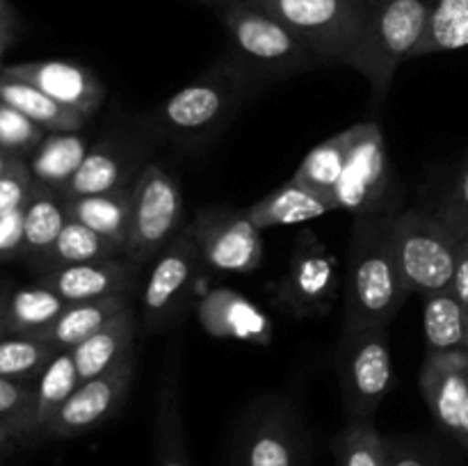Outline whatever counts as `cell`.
I'll return each instance as SVG.
<instances>
[{
    "instance_id": "cell-1",
    "label": "cell",
    "mask_w": 468,
    "mask_h": 466,
    "mask_svg": "<svg viewBox=\"0 0 468 466\" xmlns=\"http://www.w3.org/2000/svg\"><path fill=\"white\" fill-rule=\"evenodd\" d=\"M388 215L355 217L343 295V332L388 329L410 288L388 242Z\"/></svg>"
},
{
    "instance_id": "cell-2",
    "label": "cell",
    "mask_w": 468,
    "mask_h": 466,
    "mask_svg": "<svg viewBox=\"0 0 468 466\" xmlns=\"http://www.w3.org/2000/svg\"><path fill=\"white\" fill-rule=\"evenodd\" d=\"M261 82L231 53L169 96L151 119L155 135L178 146H199L218 135Z\"/></svg>"
},
{
    "instance_id": "cell-3",
    "label": "cell",
    "mask_w": 468,
    "mask_h": 466,
    "mask_svg": "<svg viewBox=\"0 0 468 466\" xmlns=\"http://www.w3.org/2000/svg\"><path fill=\"white\" fill-rule=\"evenodd\" d=\"M428 18L430 0H368L359 39L341 64L368 80L375 103L387 96L400 64L411 59Z\"/></svg>"
},
{
    "instance_id": "cell-4",
    "label": "cell",
    "mask_w": 468,
    "mask_h": 466,
    "mask_svg": "<svg viewBox=\"0 0 468 466\" xmlns=\"http://www.w3.org/2000/svg\"><path fill=\"white\" fill-rule=\"evenodd\" d=\"M231 55L261 82L283 80L320 67V59L283 23L251 3L219 7Z\"/></svg>"
},
{
    "instance_id": "cell-5",
    "label": "cell",
    "mask_w": 468,
    "mask_h": 466,
    "mask_svg": "<svg viewBox=\"0 0 468 466\" xmlns=\"http://www.w3.org/2000/svg\"><path fill=\"white\" fill-rule=\"evenodd\" d=\"M388 242L410 292L432 295L452 286L457 238L434 213L396 210L387 217Z\"/></svg>"
},
{
    "instance_id": "cell-6",
    "label": "cell",
    "mask_w": 468,
    "mask_h": 466,
    "mask_svg": "<svg viewBox=\"0 0 468 466\" xmlns=\"http://www.w3.org/2000/svg\"><path fill=\"white\" fill-rule=\"evenodd\" d=\"M288 27L320 64H341L364 27L368 0H247Z\"/></svg>"
},
{
    "instance_id": "cell-7",
    "label": "cell",
    "mask_w": 468,
    "mask_h": 466,
    "mask_svg": "<svg viewBox=\"0 0 468 466\" xmlns=\"http://www.w3.org/2000/svg\"><path fill=\"white\" fill-rule=\"evenodd\" d=\"M231 466H311V434L291 397H270L242 420Z\"/></svg>"
},
{
    "instance_id": "cell-8",
    "label": "cell",
    "mask_w": 468,
    "mask_h": 466,
    "mask_svg": "<svg viewBox=\"0 0 468 466\" xmlns=\"http://www.w3.org/2000/svg\"><path fill=\"white\" fill-rule=\"evenodd\" d=\"M186 206L176 178L149 163L133 183V219L126 256L135 263H151L186 228Z\"/></svg>"
},
{
    "instance_id": "cell-9",
    "label": "cell",
    "mask_w": 468,
    "mask_h": 466,
    "mask_svg": "<svg viewBox=\"0 0 468 466\" xmlns=\"http://www.w3.org/2000/svg\"><path fill=\"white\" fill-rule=\"evenodd\" d=\"M338 379L347 423H373L375 411L379 409L393 384L387 329L341 334Z\"/></svg>"
},
{
    "instance_id": "cell-10",
    "label": "cell",
    "mask_w": 468,
    "mask_h": 466,
    "mask_svg": "<svg viewBox=\"0 0 468 466\" xmlns=\"http://www.w3.org/2000/svg\"><path fill=\"white\" fill-rule=\"evenodd\" d=\"M393 176L382 128L375 122L355 123V142L347 155L346 169L334 190L338 210L364 215H391Z\"/></svg>"
},
{
    "instance_id": "cell-11",
    "label": "cell",
    "mask_w": 468,
    "mask_h": 466,
    "mask_svg": "<svg viewBox=\"0 0 468 466\" xmlns=\"http://www.w3.org/2000/svg\"><path fill=\"white\" fill-rule=\"evenodd\" d=\"M204 268V259H201L195 238L187 228H183L160 251L142 286V318H144L146 329L160 332L181 315Z\"/></svg>"
},
{
    "instance_id": "cell-12",
    "label": "cell",
    "mask_w": 468,
    "mask_h": 466,
    "mask_svg": "<svg viewBox=\"0 0 468 466\" xmlns=\"http://www.w3.org/2000/svg\"><path fill=\"white\" fill-rule=\"evenodd\" d=\"M204 265L213 272L247 274L263 260V236L245 210L213 206L187 224Z\"/></svg>"
},
{
    "instance_id": "cell-13",
    "label": "cell",
    "mask_w": 468,
    "mask_h": 466,
    "mask_svg": "<svg viewBox=\"0 0 468 466\" xmlns=\"http://www.w3.org/2000/svg\"><path fill=\"white\" fill-rule=\"evenodd\" d=\"M135 375V352L108 373L80 382L62 409L41 429L39 441H67L108 423L126 402Z\"/></svg>"
},
{
    "instance_id": "cell-14",
    "label": "cell",
    "mask_w": 468,
    "mask_h": 466,
    "mask_svg": "<svg viewBox=\"0 0 468 466\" xmlns=\"http://www.w3.org/2000/svg\"><path fill=\"white\" fill-rule=\"evenodd\" d=\"M338 288L336 260L323 242L302 236L292 249L291 265L274 291V300L286 313L306 318L324 313Z\"/></svg>"
},
{
    "instance_id": "cell-15",
    "label": "cell",
    "mask_w": 468,
    "mask_h": 466,
    "mask_svg": "<svg viewBox=\"0 0 468 466\" xmlns=\"http://www.w3.org/2000/svg\"><path fill=\"white\" fill-rule=\"evenodd\" d=\"M419 387L439 428L468 450V352H428Z\"/></svg>"
},
{
    "instance_id": "cell-16",
    "label": "cell",
    "mask_w": 468,
    "mask_h": 466,
    "mask_svg": "<svg viewBox=\"0 0 468 466\" xmlns=\"http://www.w3.org/2000/svg\"><path fill=\"white\" fill-rule=\"evenodd\" d=\"M142 268L128 256L94 260V263L67 265L41 274V286L58 292L64 302H90L103 297H133L140 288Z\"/></svg>"
},
{
    "instance_id": "cell-17",
    "label": "cell",
    "mask_w": 468,
    "mask_h": 466,
    "mask_svg": "<svg viewBox=\"0 0 468 466\" xmlns=\"http://www.w3.org/2000/svg\"><path fill=\"white\" fill-rule=\"evenodd\" d=\"M0 73L14 80L37 87L58 103L67 105L85 119L94 117L105 101V87L87 67L62 59H41L12 67H0Z\"/></svg>"
},
{
    "instance_id": "cell-18",
    "label": "cell",
    "mask_w": 468,
    "mask_h": 466,
    "mask_svg": "<svg viewBox=\"0 0 468 466\" xmlns=\"http://www.w3.org/2000/svg\"><path fill=\"white\" fill-rule=\"evenodd\" d=\"M199 324L215 338L268 345L272 341V323L268 315L231 288H215L201 297L197 306Z\"/></svg>"
},
{
    "instance_id": "cell-19",
    "label": "cell",
    "mask_w": 468,
    "mask_h": 466,
    "mask_svg": "<svg viewBox=\"0 0 468 466\" xmlns=\"http://www.w3.org/2000/svg\"><path fill=\"white\" fill-rule=\"evenodd\" d=\"M137 174L135 155L126 146L114 140L96 142V144L90 146L82 164L59 195H62V199L108 195V192L131 187L135 183Z\"/></svg>"
},
{
    "instance_id": "cell-20",
    "label": "cell",
    "mask_w": 468,
    "mask_h": 466,
    "mask_svg": "<svg viewBox=\"0 0 468 466\" xmlns=\"http://www.w3.org/2000/svg\"><path fill=\"white\" fill-rule=\"evenodd\" d=\"M135 311L126 309L114 315L110 323H105L99 332L91 334L87 341L69 350L78 368L80 382L108 373L110 368L122 364L131 352H135Z\"/></svg>"
},
{
    "instance_id": "cell-21",
    "label": "cell",
    "mask_w": 468,
    "mask_h": 466,
    "mask_svg": "<svg viewBox=\"0 0 468 466\" xmlns=\"http://www.w3.org/2000/svg\"><path fill=\"white\" fill-rule=\"evenodd\" d=\"M334 210L338 208L332 196L320 195V192L300 185L291 178L282 187H277L270 195H265L263 199L251 204L250 208H245V213L250 215V219L261 231H265V228L272 227L309 222V219L323 217V215L334 213Z\"/></svg>"
},
{
    "instance_id": "cell-22",
    "label": "cell",
    "mask_w": 468,
    "mask_h": 466,
    "mask_svg": "<svg viewBox=\"0 0 468 466\" xmlns=\"http://www.w3.org/2000/svg\"><path fill=\"white\" fill-rule=\"evenodd\" d=\"M154 466H192L183 420V402L174 368L160 384L154 423Z\"/></svg>"
},
{
    "instance_id": "cell-23",
    "label": "cell",
    "mask_w": 468,
    "mask_h": 466,
    "mask_svg": "<svg viewBox=\"0 0 468 466\" xmlns=\"http://www.w3.org/2000/svg\"><path fill=\"white\" fill-rule=\"evenodd\" d=\"M131 309V297H103V300L73 302L59 313V318L39 334V341L53 345L58 352H69L99 332L105 323Z\"/></svg>"
},
{
    "instance_id": "cell-24",
    "label": "cell",
    "mask_w": 468,
    "mask_h": 466,
    "mask_svg": "<svg viewBox=\"0 0 468 466\" xmlns=\"http://www.w3.org/2000/svg\"><path fill=\"white\" fill-rule=\"evenodd\" d=\"M64 208H67V217L76 219V222L85 224L108 240L117 242L126 254L133 219V185L117 192H108V195L64 199Z\"/></svg>"
},
{
    "instance_id": "cell-25",
    "label": "cell",
    "mask_w": 468,
    "mask_h": 466,
    "mask_svg": "<svg viewBox=\"0 0 468 466\" xmlns=\"http://www.w3.org/2000/svg\"><path fill=\"white\" fill-rule=\"evenodd\" d=\"M87 151L90 142L80 132H48L32 151L27 167L37 183L62 192L82 164Z\"/></svg>"
},
{
    "instance_id": "cell-26",
    "label": "cell",
    "mask_w": 468,
    "mask_h": 466,
    "mask_svg": "<svg viewBox=\"0 0 468 466\" xmlns=\"http://www.w3.org/2000/svg\"><path fill=\"white\" fill-rule=\"evenodd\" d=\"M0 101L26 114L30 122L44 128L46 132H78L87 123L82 114L58 103L37 87L23 80H14L3 73H0Z\"/></svg>"
},
{
    "instance_id": "cell-27",
    "label": "cell",
    "mask_w": 468,
    "mask_h": 466,
    "mask_svg": "<svg viewBox=\"0 0 468 466\" xmlns=\"http://www.w3.org/2000/svg\"><path fill=\"white\" fill-rule=\"evenodd\" d=\"M23 219H26V251H23V256L37 268V263L53 247L64 222H67L62 195L35 181V187H32L26 206H23Z\"/></svg>"
},
{
    "instance_id": "cell-28",
    "label": "cell",
    "mask_w": 468,
    "mask_h": 466,
    "mask_svg": "<svg viewBox=\"0 0 468 466\" xmlns=\"http://www.w3.org/2000/svg\"><path fill=\"white\" fill-rule=\"evenodd\" d=\"M117 256H126L123 254V247L108 240V238H103L101 233L91 231L85 224L67 217L58 240H55L53 247L46 251L44 259L37 263V268L48 272V270L67 268V265L94 263V260L117 259Z\"/></svg>"
},
{
    "instance_id": "cell-29",
    "label": "cell",
    "mask_w": 468,
    "mask_h": 466,
    "mask_svg": "<svg viewBox=\"0 0 468 466\" xmlns=\"http://www.w3.org/2000/svg\"><path fill=\"white\" fill-rule=\"evenodd\" d=\"M352 142H355V126L346 128V131L336 132V135L320 142L318 146H314V149L304 155L300 167L292 174V181H297L300 185L311 187V190L320 192V195H327L334 199V190H336L338 181H341L343 176V169H346Z\"/></svg>"
},
{
    "instance_id": "cell-30",
    "label": "cell",
    "mask_w": 468,
    "mask_h": 466,
    "mask_svg": "<svg viewBox=\"0 0 468 466\" xmlns=\"http://www.w3.org/2000/svg\"><path fill=\"white\" fill-rule=\"evenodd\" d=\"M67 306L69 302L41 283L12 291L7 295L9 336L37 338L59 318Z\"/></svg>"
},
{
    "instance_id": "cell-31",
    "label": "cell",
    "mask_w": 468,
    "mask_h": 466,
    "mask_svg": "<svg viewBox=\"0 0 468 466\" xmlns=\"http://www.w3.org/2000/svg\"><path fill=\"white\" fill-rule=\"evenodd\" d=\"M468 306L452 292V288L425 295L423 329L428 352L466 350Z\"/></svg>"
},
{
    "instance_id": "cell-32",
    "label": "cell",
    "mask_w": 468,
    "mask_h": 466,
    "mask_svg": "<svg viewBox=\"0 0 468 466\" xmlns=\"http://www.w3.org/2000/svg\"><path fill=\"white\" fill-rule=\"evenodd\" d=\"M464 46H468V0H430L428 27L411 59Z\"/></svg>"
},
{
    "instance_id": "cell-33",
    "label": "cell",
    "mask_w": 468,
    "mask_h": 466,
    "mask_svg": "<svg viewBox=\"0 0 468 466\" xmlns=\"http://www.w3.org/2000/svg\"><path fill=\"white\" fill-rule=\"evenodd\" d=\"M80 387L78 368L73 364L71 352H58L55 359L46 365L44 373L37 379V405H35V441L50 423L55 414L64 407V402Z\"/></svg>"
},
{
    "instance_id": "cell-34",
    "label": "cell",
    "mask_w": 468,
    "mask_h": 466,
    "mask_svg": "<svg viewBox=\"0 0 468 466\" xmlns=\"http://www.w3.org/2000/svg\"><path fill=\"white\" fill-rule=\"evenodd\" d=\"M58 350L32 336L0 338V377L37 382Z\"/></svg>"
},
{
    "instance_id": "cell-35",
    "label": "cell",
    "mask_w": 468,
    "mask_h": 466,
    "mask_svg": "<svg viewBox=\"0 0 468 466\" xmlns=\"http://www.w3.org/2000/svg\"><path fill=\"white\" fill-rule=\"evenodd\" d=\"M338 466H384V437L373 423H347L334 441Z\"/></svg>"
},
{
    "instance_id": "cell-36",
    "label": "cell",
    "mask_w": 468,
    "mask_h": 466,
    "mask_svg": "<svg viewBox=\"0 0 468 466\" xmlns=\"http://www.w3.org/2000/svg\"><path fill=\"white\" fill-rule=\"evenodd\" d=\"M37 382L0 377V423L26 429L35 441Z\"/></svg>"
},
{
    "instance_id": "cell-37",
    "label": "cell",
    "mask_w": 468,
    "mask_h": 466,
    "mask_svg": "<svg viewBox=\"0 0 468 466\" xmlns=\"http://www.w3.org/2000/svg\"><path fill=\"white\" fill-rule=\"evenodd\" d=\"M44 137V128L0 101V149L21 158L23 154H32Z\"/></svg>"
},
{
    "instance_id": "cell-38",
    "label": "cell",
    "mask_w": 468,
    "mask_h": 466,
    "mask_svg": "<svg viewBox=\"0 0 468 466\" xmlns=\"http://www.w3.org/2000/svg\"><path fill=\"white\" fill-rule=\"evenodd\" d=\"M434 215L451 228L457 240L468 236V155L448 190L443 192Z\"/></svg>"
},
{
    "instance_id": "cell-39",
    "label": "cell",
    "mask_w": 468,
    "mask_h": 466,
    "mask_svg": "<svg viewBox=\"0 0 468 466\" xmlns=\"http://www.w3.org/2000/svg\"><path fill=\"white\" fill-rule=\"evenodd\" d=\"M384 466H443V460L425 439L384 437Z\"/></svg>"
},
{
    "instance_id": "cell-40",
    "label": "cell",
    "mask_w": 468,
    "mask_h": 466,
    "mask_svg": "<svg viewBox=\"0 0 468 466\" xmlns=\"http://www.w3.org/2000/svg\"><path fill=\"white\" fill-rule=\"evenodd\" d=\"M32 187H35V178H32L30 167L23 158L16 160L14 167L0 176V217L14 213V210H21Z\"/></svg>"
},
{
    "instance_id": "cell-41",
    "label": "cell",
    "mask_w": 468,
    "mask_h": 466,
    "mask_svg": "<svg viewBox=\"0 0 468 466\" xmlns=\"http://www.w3.org/2000/svg\"><path fill=\"white\" fill-rule=\"evenodd\" d=\"M26 251V219L23 208L0 217V260H12Z\"/></svg>"
},
{
    "instance_id": "cell-42",
    "label": "cell",
    "mask_w": 468,
    "mask_h": 466,
    "mask_svg": "<svg viewBox=\"0 0 468 466\" xmlns=\"http://www.w3.org/2000/svg\"><path fill=\"white\" fill-rule=\"evenodd\" d=\"M452 292L468 306V236L457 242L455 274H452Z\"/></svg>"
},
{
    "instance_id": "cell-43",
    "label": "cell",
    "mask_w": 468,
    "mask_h": 466,
    "mask_svg": "<svg viewBox=\"0 0 468 466\" xmlns=\"http://www.w3.org/2000/svg\"><path fill=\"white\" fill-rule=\"evenodd\" d=\"M27 441H32V439L26 429L16 428V425L0 423V457L9 455L14 448H18L21 443H27Z\"/></svg>"
},
{
    "instance_id": "cell-44",
    "label": "cell",
    "mask_w": 468,
    "mask_h": 466,
    "mask_svg": "<svg viewBox=\"0 0 468 466\" xmlns=\"http://www.w3.org/2000/svg\"><path fill=\"white\" fill-rule=\"evenodd\" d=\"M9 39H12V23H9L7 7L0 3V58H3L5 48H7Z\"/></svg>"
},
{
    "instance_id": "cell-45",
    "label": "cell",
    "mask_w": 468,
    "mask_h": 466,
    "mask_svg": "<svg viewBox=\"0 0 468 466\" xmlns=\"http://www.w3.org/2000/svg\"><path fill=\"white\" fill-rule=\"evenodd\" d=\"M7 295L9 291H5L0 286V338L9 336V327H7Z\"/></svg>"
},
{
    "instance_id": "cell-46",
    "label": "cell",
    "mask_w": 468,
    "mask_h": 466,
    "mask_svg": "<svg viewBox=\"0 0 468 466\" xmlns=\"http://www.w3.org/2000/svg\"><path fill=\"white\" fill-rule=\"evenodd\" d=\"M16 160H21V158L14 154H9V151L0 149V176H3V174H7L9 169L14 167V163H16Z\"/></svg>"
},
{
    "instance_id": "cell-47",
    "label": "cell",
    "mask_w": 468,
    "mask_h": 466,
    "mask_svg": "<svg viewBox=\"0 0 468 466\" xmlns=\"http://www.w3.org/2000/svg\"><path fill=\"white\" fill-rule=\"evenodd\" d=\"M204 3L218 5V7H227V5H233V3H245V0H204Z\"/></svg>"
},
{
    "instance_id": "cell-48",
    "label": "cell",
    "mask_w": 468,
    "mask_h": 466,
    "mask_svg": "<svg viewBox=\"0 0 468 466\" xmlns=\"http://www.w3.org/2000/svg\"><path fill=\"white\" fill-rule=\"evenodd\" d=\"M466 352H468V313H466Z\"/></svg>"
}]
</instances>
